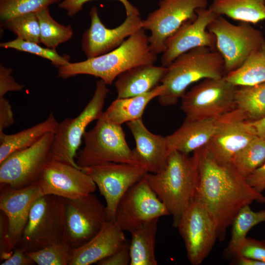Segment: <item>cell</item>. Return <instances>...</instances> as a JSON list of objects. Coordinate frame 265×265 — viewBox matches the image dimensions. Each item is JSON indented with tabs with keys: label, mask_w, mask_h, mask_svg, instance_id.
Listing matches in <instances>:
<instances>
[{
	"label": "cell",
	"mask_w": 265,
	"mask_h": 265,
	"mask_svg": "<svg viewBox=\"0 0 265 265\" xmlns=\"http://www.w3.org/2000/svg\"><path fill=\"white\" fill-rule=\"evenodd\" d=\"M1 265H31L35 264L23 249L16 247L10 256Z\"/></svg>",
	"instance_id": "45"
},
{
	"label": "cell",
	"mask_w": 265,
	"mask_h": 265,
	"mask_svg": "<svg viewBox=\"0 0 265 265\" xmlns=\"http://www.w3.org/2000/svg\"><path fill=\"white\" fill-rule=\"evenodd\" d=\"M196 13L195 19L184 23L166 41L161 65L169 66L179 55L195 48L206 47L217 51L216 37L207 27L219 15L208 7L197 9Z\"/></svg>",
	"instance_id": "18"
},
{
	"label": "cell",
	"mask_w": 265,
	"mask_h": 265,
	"mask_svg": "<svg viewBox=\"0 0 265 265\" xmlns=\"http://www.w3.org/2000/svg\"><path fill=\"white\" fill-rule=\"evenodd\" d=\"M71 249L66 241H62L26 253L38 265H68Z\"/></svg>",
	"instance_id": "35"
},
{
	"label": "cell",
	"mask_w": 265,
	"mask_h": 265,
	"mask_svg": "<svg viewBox=\"0 0 265 265\" xmlns=\"http://www.w3.org/2000/svg\"><path fill=\"white\" fill-rule=\"evenodd\" d=\"M158 8L142 21V28L150 30V49L158 54L165 50V43L186 22L196 18V10L207 8V0H160Z\"/></svg>",
	"instance_id": "10"
},
{
	"label": "cell",
	"mask_w": 265,
	"mask_h": 265,
	"mask_svg": "<svg viewBox=\"0 0 265 265\" xmlns=\"http://www.w3.org/2000/svg\"><path fill=\"white\" fill-rule=\"evenodd\" d=\"M265 161V140L258 136L237 153L231 163L237 171L246 178Z\"/></svg>",
	"instance_id": "32"
},
{
	"label": "cell",
	"mask_w": 265,
	"mask_h": 265,
	"mask_svg": "<svg viewBox=\"0 0 265 265\" xmlns=\"http://www.w3.org/2000/svg\"><path fill=\"white\" fill-rule=\"evenodd\" d=\"M159 218L151 220L131 233L130 265H157L155 244Z\"/></svg>",
	"instance_id": "27"
},
{
	"label": "cell",
	"mask_w": 265,
	"mask_h": 265,
	"mask_svg": "<svg viewBox=\"0 0 265 265\" xmlns=\"http://www.w3.org/2000/svg\"><path fill=\"white\" fill-rule=\"evenodd\" d=\"M91 0H62L58 4L59 7L66 11L67 15L72 17L82 9L83 4ZM124 5L127 16L132 14L140 15L137 8L131 4L128 0H117Z\"/></svg>",
	"instance_id": "39"
},
{
	"label": "cell",
	"mask_w": 265,
	"mask_h": 265,
	"mask_svg": "<svg viewBox=\"0 0 265 265\" xmlns=\"http://www.w3.org/2000/svg\"><path fill=\"white\" fill-rule=\"evenodd\" d=\"M132 134L135 147L134 156L148 172L157 173L165 166L170 153L166 137L155 134L146 127L142 118L127 123Z\"/></svg>",
	"instance_id": "22"
},
{
	"label": "cell",
	"mask_w": 265,
	"mask_h": 265,
	"mask_svg": "<svg viewBox=\"0 0 265 265\" xmlns=\"http://www.w3.org/2000/svg\"><path fill=\"white\" fill-rule=\"evenodd\" d=\"M109 90L102 80L96 82L94 94L81 113L74 118L59 123L50 152V159L62 162L82 169L76 160L77 152L87 126L99 119Z\"/></svg>",
	"instance_id": "7"
},
{
	"label": "cell",
	"mask_w": 265,
	"mask_h": 265,
	"mask_svg": "<svg viewBox=\"0 0 265 265\" xmlns=\"http://www.w3.org/2000/svg\"><path fill=\"white\" fill-rule=\"evenodd\" d=\"M226 79L238 86H251L265 82V43L252 53Z\"/></svg>",
	"instance_id": "29"
},
{
	"label": "cell",
	"mask_w": 265,
	"mask_h": 265,
	"mask_svg": "<svg viewBox=\"0 0 265 265\" xmlns=\"http://www.w3.org/2000/svg\"><path fill=\"white\" fill-rule=\"evenodd\" d=\"M167 71V67L145 64L124 72L115 82L117 98L134 97L151 91L159 85Z\"/></svg>",
	"instance_id": "24"
},
{
	"label": "cell",
	"mask_w": 265,
	"mask_h": 265,
	"mask_svg": "<svg viewBox=\"0 0 265 265\" xmlns=\"http://www.w3.org/2000/svg\"><path fill=\"white\" fill-rule=\"evenodd\" d=\"M258 137L265 140V116L256 120L251 121Z\"/></svg>",
	"instance_id": "46"
},
{
	"label": "cell",
	"mask_w": 265,
	"mask_h": 265,
	"mask_svg": "<svg viewBox=\"0 0 265 265\" xmlns=\"http://www.w3.org/2000/svg\"><path fill=\"white\" fill-rule=\"evenodd\" d=\"M15 122L11 106L8 100L0 97V133Z\"/></svg>",
	"instance_id": "43"
},
{
	"label": "cell",
	"mask_w": 265,
	"mask_h": 265,
	"mask_svg": "<svg viewBox=\"0 0 265 265\" xmlns=\"http://www.w3.org/2000/svg\"><path fill=\"white\" fill-rule=\"evenodd\" d=\"M65 199L43 195L33 204L16 246L34 251L65 240Z\"/></svg>",
	"instance_id": "5"
},
{
	"label": "cell",
	"mask_w": 265,
	"mask_h": 265,
	"mask_svg": "<svg viewBox=\"0 0 265 265\" xmlns=\"http://www.w3.org/2000/svg\"><path fill=\"white\" fill-rule=\"evenodd\" d=\"M236 107L241 109L250 121L265 116V82L251 86L237 88Z\"/></svg>",
	"instance_id": "30"
},
{
	"label": "cell",
	"mask_w": 265,
	"mask_h": 265,
	"mask_svg": "<svg viewBox=\"0 0 265 265\" xmlns=\"http://www.w3.org/2000/svg\"><path fill=\"white\" fill-rule=\"evenodd\" d=\"M130 243L127 241L117 251L103 259L98 265H130Z\"/></svg>",
	"instance_id": "42"
},
{
	"label": "cell",
	"mask_w": 265,
	"mask_h": 265,
	"mask_svg": "<svg viewBox=\"0 0 265 265\" xmlns=\"http://www.w3.org/2000/svg\"><path fill=\"white\" fill-rule=\"evenodd\" d=\"M265 222V210L253 211L249 205L240 209L235 216L232 224L231 238L225 255L229 257L234 248L245 238L249 230L254 226Z\"/></svg>",
	"instance_id": "33"
},
{
	"label": "cell",
	"mask_w": 265,
	"mask_h": 265,
	"mask_svg": "<svg viewBox=\"0 0 265 265\" xmlns=\"http://www.w3.org/2000/svg\"><path fill=\"white\" fill-rule=\"evenodd\" d=\"M83 138L84 146L76 158L81 169L107 162L140 165L127 143L121 125L101 117L93 128L85 132Z\"/></svg>",
	"instance_id": "6"
},
{
	"label": "cell",
	"mask_w": 265,
	"mask_h": 265,
	"mask_svg": "<svg viewBox=\"0 0 265 265\" xmlns=\"http://www.w3.org/2000/svg\"><path fill=\"white\" fill-rule=\"evenodd\" d=\"M224 73V60L217 51L206 47L192 49L167 67L161 81L164 90L158 97L159 102L163 106L175 105L192 83L208 78H220Z\"/></svg>",
	"instance_id": "4"
},
{
	"label": "cell",
	"mask_w": 265,
	"mask_h": 265,
	"mask_svg": "<svg viewBox=\"0 0 265 265\" xmlns=\"http://www.w3.org/2000/svg\"><path fill=\"white\" fill-rule=\"evenodd\" d=\"M40 30V42L48 48L55 49L61 43L70 39L73 30L70 25L59 24L51 16L48 7L35 12Z\"/></svg>",
	"instance_id": "31"
},
{
	"label": "cell",
	"mask_w": 265,
	"mask_h": 265,
	"mask_svg": "<svg viewBox=\"0 0 265 265\" xmlns=\"http://www.w3.org/2000/svg\"><path fill=\"white\" fill-rule=\"evenodd\" d=\"M218 118L193 121L185 119L179 129L165 136L170 153L177 151L188 155L205 146L214 133Z\"/></svg>",
	"instance_id": "23"
},
{
	"label": "cell",
	"mask_w": 265,
	"mask_h": 265,
	"mask_svg": "<svg viewBox=\"0 0 265 265\" xmlns=\"http://www.w3.org/2000/svg\"><path fill=\"white\" fill-rule=\"evenodd\" d=\"M257 136L251 121L236 107L218 118L214 133L205 146L218 162L231 163L235 154Z\"/></svg>",
	"instance_id": "15"
},
{
	"label": "cell",
	"mask_w": 265,
	"mask_h": 265,
	"mask_svg": "<svg viewBox=\"0 0 265 265\" xmlns=\"http://www.w3.org/2000/svg\"><path fill=\"white\" fill-rule=\"evenodd\" d=\"M91 25L84 32L81 48L87 58L107 53L121 45L126 38L142 28L140 15L127 16L124 21L113 28H108L102 23L97 8L93 7L90 12Z\"/></svg>",
	"instance_id": "19"
},
{
	"label": "cell",
	"mask_w": 265,
	"mask_h": 265,
	"mask_svg": "<svg viewBox=\"0 0 265 265\" xmlns=\"http://www.w3.org/2000/svg\"><path fill=\"white\" fill-rule=\"evenodd\" d=\"M12 69L0 65V97L9 91H20L24 87L15 80L12 76Z\"/></svg>",
	"instance_id": "41"
},
{
	"label": "cell",
	"mask_w": 265,
	"mask_h": 265,
	"mask_svg": "<svg viewBox=\"0 0 265 265\" xmlns=\"http://www.w3.org/2000/svg\"><path fill=\"white\" fill-rule=\"evenodd\" d=\"M124 231L107 221L101 230L82 245L72 248L68 265H90L110 256L127 241Z\"/></svg>",
	"instance_id": "21"
},
{
	"label": "cell",
	"mask_w": 265,
	"mask_h": 265,
	"mask_svg": "<svg viewBox=\"0 0 265 265\" xmlns=\"http://www.w3.org/2000/svg\"><path fill=\"white\" fill-rule=\"evenodd\" d=\"M144 177L163 203L177 228L180 219L194 200L199 182L198 159L195 152L189 156L173 151L165 166L157 173L147 172Z\"/></svg>",
	"instance_id": "2"
},
{
	"label": "cell",
	"mask_w": 265,
	"mask_h": 265,
	"mask_svg": "<svg viewBox=\"0 0 265 265\" xmlns=\"http://www.w3.org/2000/svg\"><path fill=\"white\" fill-rule=\"evenodd\" d=\"M216 40V50L224 60L227 74L237 69L254 51L265 43L263 33L250 23L234 25L219 15L208 26Z\"/></svg>",
	"instance_id": "8"
},
{
	"label": "cell",
	"mask_w": 265,
	"mask_h": 265,
	"mask_svg": "<svg viewBox=\"0 0 265 265\" xmlns=\"http://www.w3.org/2000/svg\"><path fill=\"white\" fill-rule=\"evenodd\" d=\"M157 60V54L151 52L148 37L142 28L107 53L58 67L57 76L65 79L89 75L110 85L124 72L139 65L154 64Z\"/></svg>",
	"instance_id": "3"
},
{
	"label": "cell",
	"mask_w": 265,
	"mask_h": 265,
	"mask_svg": "<svg viewBox=\"0 0 265 265\" xmlns=\"http://www.w3.org/2000/svg\"><path fill=\"white\" fill-rule=\"evenodd\" d=\"M65 240L77 248L94 237L107 221L106 206L93 193L74 199H65Z\"/></svg>",
	"instance_id": "16"
},
{
	"label": "cell",
	"mask_w": 265,
	"mask_h": 265,
	"mask_svg": "<svg viewBox=\"0 0 265 265\" xmlns=\"http://www.w3.org/2000/svg\"><path fill=\"white\" fill-rule=\"evenodd\" d=\"M59 122L50 113L44 121L12 134L0 133V162L12 153L26 149L36 143L45 134L55 133Z\"/></svg>",
	"instance_id": "26"
},
{
	"label": "cell",
	"mask_w": 265,
	"mask_h": 265,
	"mask_svg": "<svg viewBox=\"0 0 265 265\" xmlns=\"http://www.w3.org/2000/svg\"><path fill=\"white\" fill-rule=\"evenodd\" d=\"M164 90V87L161 84L142 95L127 98H117L103 112L101 117L120 125L142 118L144 110L149 102L161 95Z\"/></svg>",
	"instance_id": "25"
},
{
	"label": "cell",
	"mask_w": 265,
	"mask_h": 265,
	"mask_svg": "<svg viewBox=\"0 0 265 265\" xmlns=\"http://www.w3.org/2000/svg\"><path fill=\"white\" fill-rule=\"evenodd\" d=\"M167 215H170L167 208L143 177L120 199L114 222L123 231L131 233L151 220Z\"/></svg>",
	"instance_id": "14"
},
{
	"label": "cell",
	"mask_w": 265,
	"mask_h": 265,
	"mask_svg": "<svg viewBox=\"0 0 265 265\" xmlns=\"http://www.w3.org/2000/svg\"><path fill=\"white\" fill-rule=\"evenodd\" d=\"M43 195L37 183L18 188L0 184V210L7 217L9 236L14 248L27 223L33 204Z\"/></svg>",
	"instance_id": "20"
},
{
	"label": "cell",
	"mask_w": 265,
	"mask_h": 265,
	"mask_svg": "<svg viewBox=\"0 0 265 265\" xmlns=\"http://www.w3.org/2000/svg\"><path fill=\"white\" fill-rule=\"evenodd\" d=\"M208 8L217 15L251 24L265 20V0H212Z\"/></svg>",
	"instance_id": "28"
},
{
	"label": "cell",
	"mask_w": 265,
	"mask_h": 265,
	"mask_svg": "<svg viewBox=\"0 0 265 265\" xmlns=\"http://www.w3.org/2000/svg\"><path fill=\"white\" fill-rule=\"evenodd\" d=\"M237 86L225 75L220 78H208L186 92L182 97L181 108L186 120L193 121L216 118L236 107Z\"/></svg>",
	"instance_id": "9"
},
{
	"label": "cell",
	"mask_w": 265,
	"mask_h": 265,
	"mask_svg": "<svg viewBox=\"0 0 265 265\" xmlns=\"http://www.w3.org/2000/svg\"><path fill=\"white\" fill-rule=\"evenodd\" d=\"M241 257L265 263V240L246 237L232 250L229 257Z\"/></svg>",
	"instance_id": "38"
},
{
	"label": "cell",
	"mask_w": 265,
	"mask_h": 265,
	"mask_svg": "<svg viewBox=\"0 0 265 265\" xmlns=\"http://www.w3.org/2000/svg\"><path fill=\"white\" fill-rule=\"evenodd\" d=\"M82 170L91 178L104 197L107 220L113 222L120 199L148 172L140 165L117 162L101 163L83 167Z\"/></svg>",
	"instance_id": "13"
},
{
	"label": "cell",
	"mask_w": 265,
	"mask_h": 265,
	"mask_svg": "<svg viewBox=\"0 0 265 265\" xmlns=\"http://www.w3.org/2000/svg\"><path fill=\"white\" fill-rule=\"evenodd\" d=\"M2 26L24 40L41 43L39 23L35 12L11 18L2 22Z\"/></svg>",
	"instance_id": "34"
},
{
	"label": "cell",
	"mask_w": 265,
	"mask_h": 265,
	"mask_svg": "<svg viewBox=\"0 0 265 265\" xmlns=\"http://www.w3.org/2000/svg\"><path fill=\"white\" fill-rule=\"evenodd\" d=\"M246 180L249 185L258 192L263 193L265 190V161L251 174Z\"/></svg>",
	"instance_id": "44"
},
{
	"label": "cell",
	"mask_w": 265,
	"mask_h": 265,
	"mask_svg": "<svg viewBox=\"0 0 265 265\" xmlns=\"http://www.w3.org/2000/svg\"><path fill=\"white\" fill-rule=\"evenodd\" d=\"M193 152L199 171L194 198L208 210L216 224L218 239L223 241L240 209L254 201L265 204V196L251 187L232 163L216 161L205 146Z\"/></svg>",
	"instance_id": "1"
},
{
	"label": "cell",
	"mask_w": 265,
	"mask_h": 265,
	"mask_svg": "<svg viewBox=\"0 0 265 265\" xmlns=\"http://www.w3.org/2000/svg\"><path fill=\"white\" fill-rule=\"evenodd\" d=\"M43 195L74 199L94 193L97 186L82 169L50 159L37 182Z\"/></svg>",
	"instance_id": "17"
},
{
	"label": "cell",
	"mask_w": 265,
	"mask_h": 265,
	"mask_svg": "<svg viewBox=\"0 0 265 265\" xmlns=\"http://www.w3.org/2000/svg\"><path fill=\"white\" fill-rule=\"evenodd\" d=\"M0 46L2 48L14 49L37 55L50 60L52 64L57 68L70 63L69 56L60 55L55 49L43 48L38 43L24 40L18 37L10 41L1 43Z\"/></svg>",
	"instance_id": "36"
},
{
	"label": "cell",
	"mask_w": 265,
	"mask_h": 265,
	"mask_svg": "<svg viewBox=\"0 0 265 265\" xmlns=\"http://www.w3.org/2000/svg\"><path fill=\"white\" fill-rule=\"evenodd\" d=\"M177 228L190 263L202 264L218 239L216 224L208 210L194 198L183 213Z\"/></svg>",
	"instance_id": "12"
},
{
	"label": "cell",
	"mask_w": 265,
	"mask_h": 265,
	"mask_svg": "<svg viewBox=\"0 0 265 265\" xmlns=\"http://www.w3.org/2000/svg\"><path fill=\"white\" fill-rule=\"evenodd\" d=\"M13 246L8 231V221L3 212H0V263L8 259L12 254Z\"/></svg>",
	"instance_id": "40"
},
{
	"label": "cell",
	"mask_w": 265,
	"mask_h": 265,
	"mask_svg": "<svg viewBox=\"0 0 265 265\" xmlns=\"http://www.w3.org/2000/svg\"><path fill=\"white\" fill-rule=\"evenodd\" d=\"M54 133L45 134L33 145L14 152L0 162V183L18 188L37 183L50 160Z\"/></svg>",
	"instance_id": "11"
},
{
	"label": "cell",
	"mask_w": 265,
	"mask_h": 265,
	"mask_svg": "<svg viewBox=\"0 0 265 265\" xmlns=\"http://www.w3.org/2000/svg\"><path fill=\"white\" fill-rule=\"evenodd\" d=\"M60 0H0V18L1 22L11 18L36 12L40 9L57 3Z\"/></svg>",
	"instance_id": "37"
}]
</instances>
